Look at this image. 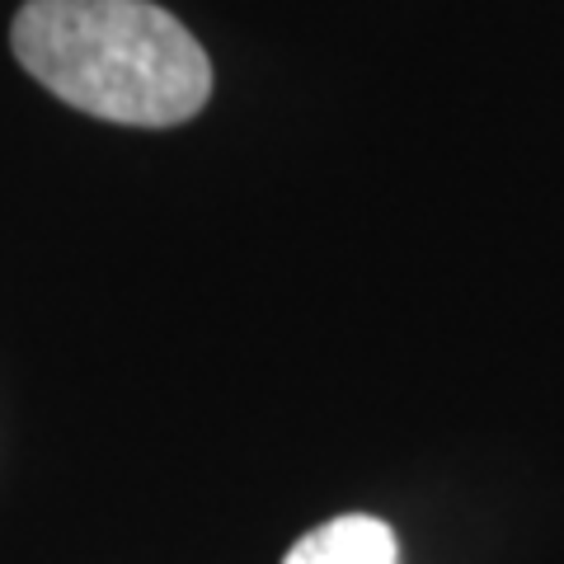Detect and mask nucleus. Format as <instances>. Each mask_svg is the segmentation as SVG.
<instances>
[{"mask_svg": "<svg viewBox=\"0 0 564 564\" xmlns=\"http://www.w3.org/2000/svg\"><path fill=\"white\" fill-rule=\"evenodd\" d=\"M10 47L62 104L122 128H174L212 95L203 43L151 0H29Z\"/></svg>", "mask_w": 564, "mask_h": 564, "instance_id": "nucleus-1", "label": "nucleus"}, {"mask_svg": "<svg viewBox=\"0 0 564 564\" xmlns=\"http://www.w3.org/2000/svg\"><path fill=\"white\" fill-rule=\"evenodd\" d=\"M282 564H400V545L381 518L344 513L306 532Z\"/></svg>", "mask_w": 564, "mask_h": 564, "instance_id": "nucleus-2", "label": "nucleus"}]
</instances>
